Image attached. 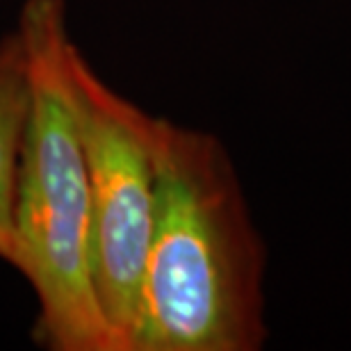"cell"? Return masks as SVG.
Segmentation results:
<instances>
[{"mask_svg": "<svg viewBox=\"0 0 351 351\" xmlns=\"http://www.w3.org/2000/svg\"><path fill=\"white\" fill-rule=\"evenodd\" d=\"M265 247L226 146L156 117V213L130 351H256Z\"/></svg>", "mask_w": 351, "mask_h": 351, "instance_id": "1", "label": "cell"}, {"mask_svg": "<svg viewBox=\"0 0 351 351\" xmlns=\"http://www.w3.org/2000/svg\"><path fill=\"white\" fill-rule=\"evenodd\" d=\"M16 30L30 112L16 189V256L37 297L34 340L51 351H119L91 271L89 171L73 87L75 41L64 0H25Z\"/></svg>", "mask_w": 351, "mask_h": 351, "instance_id": "2", "label": "cell"}, {"mask_svg": "<svg viewBox=\"0 0 351 351\" xmlns=\"http://www.w3.org/2000/svg\"><path fill=\"white\" fill-rule=\"evenodd\" d=\"M73 87L89 171L94 287L119 351H130L156 213V117L110 87L80 48Z\"/></svg>", "mask_w": 351, "mask_h": 351, "instance_id": "3", "label": "cell"}, {"mask_svg": "<svg viewBox=\"0 0 351 351\" xmlns=\"http://www.w3.org/2000/svg\"><path fill=\"white\" fill-rule=\"evenodd\" d=\"M30 112L27 53L19 30L0 37V261L16 256V189Z\"/></svg>", "mask_w": 351, "mask_h": 351, "instance_id": "4", "label": "cell"}]
</instances>
